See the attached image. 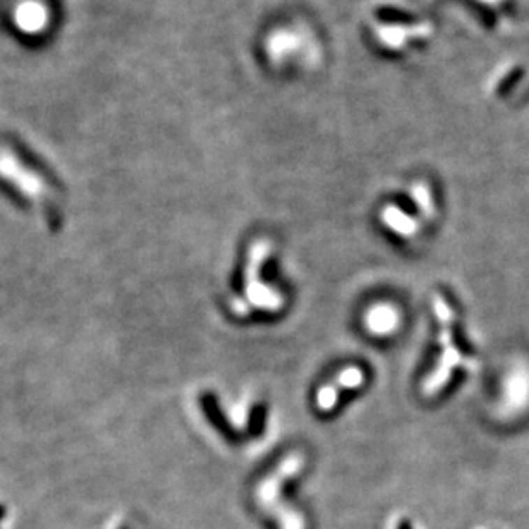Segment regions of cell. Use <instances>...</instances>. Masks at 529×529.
<instances>
[{
	"instance_id": "cell-1",
	"label": "cell",
	"mask_w": 529,
	"mask_h": 529,
	"mask_svg": "<svg viewBox=\"0 0 529 529\" xmlns=\"http://www.w3.org/2000/svg\"><path fill=\"white\" fill-rule=\"evenodd\" d=\"M435 314L440 324V356L437 358V365L428 373L423 380V393L426 397H433L442 392V389L449 384L454 370L464 363L463 352L457 349L454 340V313L449 306L447 299L442 294L433 296Z\"/></svg>"
},
{
	"instance_id": "cell-2",
	"label": "cell",
	"mask_w": 529,
	"mask_h": 529,
	"mask_svg": "<svg viewBox=\"0 0 529 529\" xmlns=\"http://www.w3.org/2000/svg\"><path fill=\"white\" fill-rule=\"evenodd\" d=\"M270 251H272V246L265 239H258L251 245L245 272V296L253 310L275 313L284 307L282 292H279L272 285L261 282L260 275L261 266L268 260Z\"/></svg>"
},
{
	"instance_id": "cell-3",
	"label": "cell",
	"mask_w": 529,
	"mask_h": 529,
	"mask_svg": "<svg viewBox=\"0 0 529 529\" xmlns=\"http://www.w3.org/2000/svg\"><path fill=\"white\" fill-rule=\"evenodd\" d=\"M365 384V371L358 366L344 368L342 371L337 373L333 380L324 385L317 393V406L321 411H332L337 406V400L342 390L358 389L359 385Z\"/></svg>"
},
{
	"instance_id": "cell-4",
	"label": "cell",
	"mask_w": 529,
	"mask_h": 529,
	"mask_svg": "<svg viewBox=\"0 0 529 529\" xmlns=\"http://www.w3.org/2000/svg\"><path fill=\"white\" fill-rule=\"evenodd\" d=\"M365 325L373 335L387 337L396 332L400 325V313L389 303H378L368 310Z\"/></svg>"
},
{
	"instance_id": "cell-5",
	"label": "cell",
	"mask_w": 529,
	"mask_h": 529,
	"mask_svg": "<svg viewBox=\"0 0 529 529\" xmlns=\"http://www.w3.org/2000/svg\"><path fill=\"white\" fill-rule=\"evenodd\" d=\"M16 22L22 31L35 33L40 31L45 24H47V10H45L43 3L35 2V0H28L22 2L16 10Z\"/></svg>"
},
{
	"instance_id": "cell-6",
	"label": "cell",
	"mask_w": 529,
	"mask_h": 529,
	"mask_svg": "<svg viewBox=\"0 0 529 529\" xmlns=\"http://www.w3.org/2000/svg\"><path fill=\"white\" fill-rule=\"evenodd\" d=\"M382 220H384L390 231L403 235V238H414L419 232V227H421L418 220L409 217L407 213H404L397 206H387L384 210V213H382Z\"/></svg>"
},
{
	"instance_id": "cell-7",
	"label": "cell",
	"mask_w": 529,
	"mask_h": 529,
	"mask_svg": "<svg viewBox=\"0 0 529 529\" xmlns=\"http://www.w3.org/2000/svg\"><path fill=\"white\" fill-rule=\"evenodd\" d=\"M523 74H524V71L521 69V67H516V69L510 71V73L507 74V78H505V80L502 81L500 85H498L497 95L498 96H507L509 93L512 92L514 88H516L517 82L523 80Z\"/></svg>"
},
{
	"instance_id": "cell-8",
	"label": "cell",
	"mask_w": 529,
	"mask_h": 529,
	"mask_svg": "<svg viewBox=\"0 0 529 529\" xmlns=\"http://www.w3.org/2000/svg\"><path fill=\"white\" fill-rule=\"evenodd\" d=\"M45 212H47L48 224H50L52 232H57L59 229L62 227V217H61V212H59V210L55 208L54 205H47V206H45Z\"/></svg>"
},
{
	"instance_id": "cell-9",
	"label": "cell",
	"mask_w": 529,
	"mask_h": 529,
	"mask_svg": "<svg viewBox=\"0 0 529 529\" xmlns=\"http://www.w3.org/2000/svg\"><path fill=\"white\" fill-rule=\"evenodd\" d=\"M6 516H7V509H6V507H3V505H2V504H0V521H3V519H6Z\"/></svg>"
},
{
	"instance_id": "cell-10",
	"label": "cell",
	"mask_w": 529,
	"mask_h": 529,
	"mask_svg": "<svg viewBox=\"0 0 529 529\" xmlns=\"http://www.w3.org/2000/svg\"><path fill=\"white\" fill-rule=\"evenodd\" d=\"M121 529H127V528H121Z\"/></svg>"
}]
</instances>
